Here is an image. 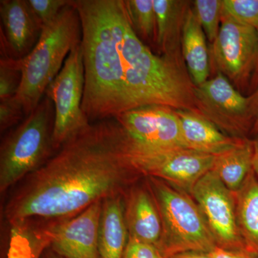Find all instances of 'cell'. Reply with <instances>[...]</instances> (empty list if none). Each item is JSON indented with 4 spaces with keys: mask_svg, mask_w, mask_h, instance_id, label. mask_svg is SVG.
I'll list each match as a JSON object with an SVG mask.
<instances>
[{
    "mask_svg": "<svg viewBox=\"0 0 258 258\" xmlns=\"http://www.w3.org/2000/svg\"><path fill=\"white\" fill-rule=\"evenodd\" d=\"M41 258H64L62 257V256L59 255L58 254L55 253L54 251H52V249L47 248L46 250L44 252L43 254L42 255Z\"/></svg>",
    "mask_w": 258,
    "mask_h": 258,
    "instance_id": "33",
    "label": "cell"
},
{
    "mask_svg": "<svg viewBox=\"0 0 258 258\" xmlns=\"http://www.w3.org/2000/svg\"><path fill=\"white\" fill-rule=\"evenodd\" d=\"M69 2L70 0H28L34 14L43 28L55 20Z\"/></svg>",
    "mask_w": 258,
    "mask_h": 258,
    "instance_id": "27",
    "label": "cell"
},
{
    "mask_svg": "<svg viewBox=\"0 0 258 258\" xmlns=\"http://www.w3.org/2000/svg\"><path fill=\"white\" fill-rule=\"evenodd\" d=\"M21 81V60L0 53V101L16 96Z\"/></svg>",
    "mask_w": 258,
    "mask_h": 258,
    "instance_id": "24",
    "label": "cell"
},
{
    "mask_svg": "<svg viewBox=\"0 0 258 258\" xmlns=\"http://www.w3.org/2000/svg\"><path fill=\"white\" fill-rule=\"evenodd\" d=\"M249 100V114L251 122V137H258V83L247 96Z\"/></svg>",
    "mask_w": 258,
    "mask_h": 258,
    "instance_id": "29",
    "label": "cell"
},
{
    "mask_svg": "<svg viewBox=\"0 0 258 258\" xmlns=\"http://www.w3.org/2000/svg\"><path fill=\"white\" fill-rule=\"evenodd\" d=\"M189 2L154 0L157 22L155 45L161 55L182 61L181 34Z\"/></svg>",
    "mask_w": 258,
    "mask_h": 258,
    "instance_id": "17",
    "label": "cell"
},
{
    "mask_svg": "<svg viewBox=\"0 0 258 258\" xmlns=\"http://www.w3.org/2000/svg\"><path fill=\"white\" fill-rule=\"evenodd\" d=\"M129 21L142 42L155 45L157 22L154 0H125Z\"/></svg>",
    "mask_w": 258,
    "mask_h": 258,
    "instance_id": "22",
    "label": "cell"
},
{
    "mask_svg": "<svg viewBox=\"0 0 258 258\" xmlns=\"http://www.w3.org/2000/svg\"><path fill=\"white\" fill-rule=\"evenodd\" d=\"M193 5L199 23L209 41L213 43L221 25L222 0H196Z\"/></svg>",
    "mask_w": 258,
    "mask_h": 258,
    "instance_id": "23",
    "label": "cell"
},
{
    "mask_svg": "<svg viewBox=\"0 0 258 258\" xmlns=\"http://www.w3.org/2000/svg\"><path fill=\"white\" fill-rule=\"evenodd\" d=\"M212 258H258L249 251H234L216 245L210 252Z\"/></svg>",
    "mask_w": 258,
    "mask_h": 258,
    "instance_id": "30",
    "label": "cell"
},
{
    "mask_svg": "<svg viewBox=\"0 0 258 258\" xmlns=\"http://www.w3.org/2000/svg\"><path fill=\"white\" fill-rule=\"evenodd\" d=\"M8 258H41L49 247L42 227L32 224L10 226Z\"/></svg>",
    "mask_w": 258,
    "mask_h": 258,
    "instance_id": "21",
    "label": "cell"
},
{
    "mask_svg": "<svg viewBox=\"0 0 258 258\" xmlns=\"http://www.w3.org/2000/svg\"><path fill=\"white\" fill-rule=\"evenodd\" d=\"M55 109L45 96L32 113L2 139L0 192L4 194L43 166L54 154Z\"/></svg>",
    "mask_w": 258,
    "mask_h": 258,
    "instance_id": "4",
    "label": "cell"
},
{
    "mask_svg": "<svg viewBox=\"0 0 258 258\" xmlns=\"http://www.w3.org/2000/svg\"><path fill=\"white\" fill-rule=\"evenodd\" d=\"M217 245L234 251H249L241 237L235 193L212 169L197 181L191 191Z\"/></svg>",
    "mask_w": 258,
    "mask_h": 258,
    "instance_id": "11",
    "label": "cell"
},
{
    "mask_svg": "<svg viewBox=\"0 0 258 258\" xmlns=\"http://www.w3.org/2000/svg\"><path fill=\"white\" fill-rule=\"evenodd\" d=\"M81 40V18L70 0L55 20L44 27L33 50L21 60L22 81L15 97L26 116L41 101L70 52Z\"/></svg>",
    "mask_w": 258,
    "mask_h": 258,
    "instance_id": "3",
    "label": "cell"
},
{
    "mask_svg": "<svg viewBox=\"0 0 258 258\" xmlns=\"http://www.w3.org/2000/svg\"><path fill=\"white\" fill-rule=\"evenodd\" d=\"M147 178L160 213L161 249L166 257L185 251L210 252L216 241L194 199L162 180Z\"/></svg>",
    "mask_w": 258,
    "mask_h": 258,
    "instance_id": "5",
    "label": "cell"
},
{
    "mask_svg": "<svg viewBox=\"0 0 258 258\" xmlns=\"http://www.w3.org/2000/svg\"><path fill=\"white\" fill-rule=\"evenodd\" d=\"M167 258H212L210 252L185 251L167 256Z\"/></svg>",
    "mask_w": 258,
    "mask_h": 258,
    "instance_id": "31",
    "label": "cell"
},
{
    "mask_svg": "<svg viewBox=\"0 0 258 258\" xmlns=\"http://www.w3.org/2000/svg\"><path fill=\"white\" fill-rule=\"evenodd\" d=\"M235 195L241 237L247 250L258 256V180L253 171Z\"/></svg>",
    "mask_w": 258,
    "mask_h": 258,
    "instance_id": "20",
    "label": "cell"
},
{
    "mask_svg": "<svg viewBox=\"0 0 258 258\" xmlns=\"http://www.w3.org/2000/svg\"><path fill=\"white\" fill-rule=\"evenodd\" d=\"M102 205L103 201L96 202L76 216L40 225L48 240L49 248L64 258H99Z\"/></svg>",
    "mask_w": 258,
    "mask_h": 258,
    "instance_id": "12",
    "label": "cell"
},
{
    "mask_svg": "<svg viewBox=\"0 0 258 258\" xmlns=\"http://www.w3.org/2000/svg\"><path fill=\"white\" fill-rule=\"evenodd\" d=\"M258 32V30H257ZM258 83V61H257V68H256L255 72H254L253 79H252V84H251V89L252 90L254 89V87H255L256 86H257Z\"/></svg>",
    "mask_w": 258,
    "mask_h": 258,
    "instance_id": "34",
    "label": "cell"
},
{
    "mask_svg": "<svg viewBox=\"0 0 258 258\" xmlns=\"http://www.w3.org/2000/svg\"><path fill=\"white\" fill-rule=\"evenodd\" d=\"M84 86L81 43L70 52L62 69L45 91L55 109L52 145L55 152L91 123L82 108Z\"/></svg>",
    "mask_w": 258,
    "mask_h": 258,
    "instance_id": "6",
    "label": "cell"
},
{
    "mask_svg": "<svg viewBox=\"0 0 258 258\" xmlns=\"http://www.w3.org/2000/svg\"><path fill=\"white\" fill-rule=\"evenodd\" d=\"M206 37L193 8L188 7L181 34V54L195 86L206 82L210 76V60Z\"/></svg>",
    "mask_w": 258,
    "mask_h": 258,
    "instance_id": "18",
    "label": "cell"
},
{
    "mask_svg": "<svg viewBox=\"0 0 258 258\" xmlns=\"http://www.w3.org/2000/svg\"><path fill=\"white\" fill-rule=\"evenodd\" d=\"M128 239L124 195L105 199L98 231L99 258H123Z\"/></svg>",
    "mask_w": 258,
    "mask_h": 258,
    "instance_id": "16",
    "label": "cell"
},
{
    "mask_svg": "<svg viewBox=\"0 0 258 258\" xmlns=\"http://www.w3.org/2000/svg\"><path fill=\"white\" fill-rule=\"evenodd\" d=\"M212 57L218 72L230 82L251 88L258 61L257 30L222 15Z\"/></svg>",
    "mask_w": 258,
    "mask_h": 258,
    "instance_id": "7",
    "label": "cell"
},
{
    "mask_svg": "<svg viewBox=\"0 0 258 258\" xmlns=\"http://www.w3.org/2000/svg\"><path fill=\"white\" fill-rule=\"evenodd\" d=\"M125 220L128 237L161 249L162 222L159 209L148 187L133 186L125 196Z\"/></svg>",
    "mask_w": 258,
    "mask_h": 258,
    "instance_id": "14",
    "label": "cell"
},
{
    "mask_svg": "<svg viewBox=\"0 0 258 258\" xmlns=\"http://www.w3.org/2000/svg\"><path fill=\"white\" fill-rule=\"evenodd\" d=\"M137 176L119 123L114 118L93 122L19 183L3 216L10 226L68 220L96 202L124 195Z\"/></svg>",
    "mask_w": 258,
    "mask_h": 258,
    "instance_id": "2",
    "label": "cell"
},
{
    "mask_svg": "<svg viewBox=\"0 0 258 258\" xmlns=\"http://www.w3.org/2000/svg\"><path fill=\"white\" fill-rule=\"evenodd\" d=\"M253 143V157H252V171L258 180V137L252 139Z\"/></svg>",
    "mask_w": 258,
    "mask_h": 258,
    "instance_id": "32",
    "label": "cell"
},
{
    "mask_svg": "<svg viewBox=\"0 0 258 258\" xmlns=\"http://www.w3.org/2000/svg\"><path fill=\"white\" fill-rule=\"evenodd\" d=\"M123 258H167L162 250L154 244L128 237Z\"/></svg>",
    "mask_w": 258,
    "mask_h": 258,
    "instance_id": "28",
    "label": "cell"
},
{
    "mask_svg": "<svg viewBox=\"0 0 258 258\" xmlns=\"http://www.w3.org/2000/svg\"><path fill=\"white\" fill-rule=\"evenodd\" d=\"M26 117L23 107L16 97L0 101V130L2 133L16 126Z\"/></svg>",
    "mask_w": 258,
    "mask_h": 258,
    "instance_id": "26",
    "label": "cell"
},
{
    "mask_svg": "<svg viewBox=\"0 0 258 258\" xmlns=\"http://www.w3.org/2000/svg\"><path fill=\"white\" fill-rule=\"evenodd\" d=\"M252 139H242L235 147L215 157L212 170L233 193L237 192L252 171Z\"/></svg>",
    "mask_w": 258,
    "mask_h": 258,
    "instance_id": "19",
    "label": "cell"
},
{
    "mask_svg": "<svg viewBox=\"0 0 258 258\" xmlns=\"http://www.w3.org/2000/svg\"><path fill=\"white\" fill-rule=\"evenodd\" d=\"M0 17V53L23 60L36 45L43 26L28 0H1Z\"/></svg>",
    "mask_w": 258,
    "mask_h": 258,
    "instance_id": "13",
    "label": "cell"
},
{
    "mask_svg": "<svg viewBox=\"0 0 258 258\" xmlns=\"http://www.w3.org/2000/svg\"><path fill=\"white\" fill-rule=\"evenodd\" d=\"M197 110L226 135L248 138L251 122L248 97L244 96L224 75L217 73L199 86H195Z\"/></svg>",
    "mask_w": 258,
    "mask_h": 258,
    "instance_id": "9",
    "label": "cell"
},
{
    "mask_svg": "<svg viewBox=\"0 0 258 258\" xmlns=\"http://www.w3.org/2000/svg\"><path fill=\"white\" fill-rule=\"evenodd\" d=\"M128 152L132 165L141 175L157 178L189 193L211 170L216 157L181 147L139 152L128 147Z\"/></svg>",
    "mask_w": 258,
    "mask_h": 258,
    "instance_id": "8",
    "label": "cell"
},
{
    "mask_svg": "<svg viewBox=\"0 0 258 258\" xmlns=\"http://www.w3.org/2000/svg\"><path fill=\"white\" fill-rule=\"evenodd\" d=\"M71 3L82 25V108L90 123L149 105L196 109L195 86L184 62L156 55L139 38L123 0Z\"/></svg>",
    "mask_w": 258,
    "mask_h": 258,
    "instance_id": "1",
    "label": "cell"
},
{
    "mask_svg": "<svg viewBox=\"0 0 258 258\" xmlns=\"http://www.w3.org/2000/svg\"><path fill=\"white\" fill-rule=\"evenodd\" d=\"M128 147L139 152L186 148L176 109L162 105L134 108L115 117Z\"/></svg>",
    "mask_w": 258,
    "mask_h": 258,
    "instance_id": "10",
    "label": "cell"
},
{
    "mask_svg": "<svg viewBox=\"0 0 258 258\" xmlns=\"http://www.w3.org/2000/svg\"><path fill=\"white\" fill-rule=\"evenodd\" d=\"M186 149L217 156L235 147L242 139L229 137L196 109L176 110Z\"/></svg>",
    "mask_w": 258,
    "mask_h": 258,
    "instance_id": "15",
    "label": "cell"
},
{
    "mask_svg": "<svg viewBox=\"0 0 258 258\" xmlns=\"http://www.w3.org/2000/svg\"><path fill=\"white\" fill-rule=\"evenodd\" d=\"M222 15L258 30V0H222Z\"/></svg>",
    "mask_w": 258,
    "mask_h": 258,
    "instance_id": "25",
    "label": "cell"
}]
</instances>
